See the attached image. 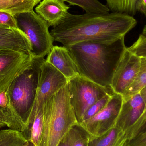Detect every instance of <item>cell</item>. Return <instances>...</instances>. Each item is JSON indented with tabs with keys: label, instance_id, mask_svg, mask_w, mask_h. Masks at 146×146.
<instances>
[{
	"label": "cell",
	"instance_id": "1",
	"mask_svg": "<svg viewBox=\"0 0 146 146\" xmlns=\"http://www.w3.org/2000/svg\"><path fill=\"white\" fill-rule=\"evenodd\" d=\"M133 16L125 14L68 13L50 33L54 41L66 47L85 41L110 43L124 37L137 25Z\"/></svg>",
	"mask_w": 146,
	"mask_h": 146
},
{
	"label": "cell",
	"instance_id": "2",
	"mask_svg": "<svg viewBox=\"0 0 146 146\" xmlns=\"http://www.w3.org/2000/svg\"><path fill=\"white\" fill-rule=\"evenodd\" d=\"M66 48L80 75L105 87H111L116 68L127 48L124 37L110 43L85 41Z\"/></svg>",
	"mask_w": 146,
	"mask_h": 146
},
{
	"label": "cell",
	"instance_id": "3",
	"mask_svg": "<svg viewBox=\"0 0 146 146\" xmlns=\"http://www.w3.org/2000/svg\"><path fill=\"white\" fill-rule=\"evenodd\" d=\"M43 128L38 146H58L70 129L78 124L66 85L43 106Z\"/></svg>",
	"mask_w": 146,
	"mask_h": 146
},
{
	"label": "cell",
	"instance_id": "4",
	"mask_svg": "<svg viewBox=\"0 0 146 146\" xmlns=\"http://www.w3.org/2000/svg\"><path fill=\"white\" fill-rule=\"evenodd\" d=\"M45 60L43 57L33 58L31 66L17 77L6 91L8 106L22 123L24 130L34 105L41 67Z\"/></svg>",
	"mask_w": 146,
	"mask_h": 146
},
{
	"label": "cell",
	"instance_id": "5",
	"mask_svg": "<svg viewBox=\"0 0 146 146\" xmlns=\"http://www.w3.org/2000/svg\"><path fill=\"white\" fill-rule=\"evenodd\" d=\"M14 17L19 29L30 41L33 58H44L54 47V42L46 21L33 10L18 14Z\"/></svg>",
	"mask_w": 146,
	"mask_h": 146
},
{
	"label": "cell",
	"instance_id": "6",
	"mask_svg": "<svg viewBox=\"0 0 146 146\" xmlns=\"http://www.w3.org/2000/svg\"><path fill=\"white\" fill-rule=\"evenodd\" d=\"M68 86L70 103L78 123L93 104L106 94L114 93L111 88L102 86L80 75L69 80Z\"/></svg>",
	"mask_w": 146,
	"mask_h": 146
},
{
	"label": "cell",
	"instance_id": "7",
	"mask_svg": "<svg viewBox=\"0 0 146 146\" xmlns=\"http://www.w3.org/2000/svg\"><path fill=\"white\" fill-rule=\"evenodd\" d=\"M123 102L122 95L114 93L100 111L79 125L92 137L101 135L115 126Z\"/></svg>",
	"mask_w": 146,
	"mask_h": 146
},
{
	"label": "cell",
	"instance_id": "8",
	"mask_svg": "<svg viewBox=\"0 0 146 146\" xmlns=\"http://www.w3.org/2000/svg\"><path fill=\"white\" fill-rule=\"evenodd\" d=\"M33 58L30 54L0 50V92L6 91L17 77L31 66Z\"/></svg>",
	"mask_w": 146,
	"mask_h": 146
},
{
	"label": "cell",
	"instance_id": "9",
	"mask_svg": "<svg viewBox=\"0 0 146 146\" xmlns=\"http://www.w3.org/2000/svg\"><path fill=\"white\" fill-rule=\"evenodd\" d=\"M68 81L54 67L44 61L41 67L36 98L31 115L43 107L47 100L66 85Z\"/></svg>",
	"mask_w": 146,
	"mask_h": 146
},
{
	"label": "cell",
	"instance_id": "10",
	"mask_svg": "<svg viewBox=\"0 0 146 146\" xmlns=\"http://www.w3.org/2000/svg\"><path fill=\"white\" fill-rule=\"evenodd\" d=\"M141 58L127 48L113 75L111 87L115 93L123 96L133 83L140 66Z\"/></svg>",
	"mask_w": 146,
	"mask_h": 146
},
{
	"label": "cell",
	"instance_id": "11",
	"mask_svg": "<svg viewBox=\"0 0 146 146\" xmlns=\"http://www.w3.org/2000/svg\"><path fill=\"white\" fill-rule=\"evenodd\" d=\"M145 109V104L139 93L123 98V102L115 126L125 133L127 140Z\"/></svg>",
	"mask_w": 146,
	"mask_h": 146
},
{
	"label": "cell",
	"instance_id": "12",
	"mask_svg": "<svg viewBox=\"0 0 146 146\" xmlns=\"http://www.w3.org/2000/svg\"><path fill=\"white\" fill-rule=\"evenodd\" d=\"M45 61L54 67L68 80L80 75L74 61L65 46H54Z\"/></svg>",
	"mask_w": 146,
	"mask_h": 146
},
{
	"label": "cell",
	"instance_id": "13",
	"mask_svg": "<svg viewBox=\"0 0 146 146\" xmlns=\"http://www.w3.org/2000/svg\"><path fill=\"white\" fill-rule=\"evenodd\" d=\"M69 8L62 0H43L35 10L49 27H54L59 25L65 19Z\"/></svg>",
	"mask_w": 146,
	"mask_h": 146
},
{
	"label": "cell",
	"instance_id": "14",
	"mask_svg": "<svg viewBox=\"0 0 146 146\" xmlns=\"http://www.w3.org/2000/svg\"><path fill=\"white\" fill-rule=\"evenodd\" d=\"M0 50H9L31 54V45L26 35L19 28L0 35ZM32 55V54H31Z\"/></svg>",
	"mask_w": 146,
	"mask_h": 146
},
{
	"label": "cell",
	"instance_id": "15",
	"mask_svg": "<svg viewBox=\"0 0 146 146\" xmlns=\"http://www.w3.org/2000/svg\"><path fill=\"white\" fill-rule=\"evenodd\" d=\"M127 140L125 133L115 126L99 136H90L88 146H124Z\"/></svg>",
	"mask_w": 146,
	"mask_h": 146
},
{
	"label": "cell",
	"instance_id": "16",
	"mask_svg": "<svg viewBox=\"0 0 146 146\" xmlns=\"http://www.w3.org/2000/svg\"><path fill=\"white\" fill-rule=\"evenodd\" d=\"M41 0H0V11L14 16L18 14L33 10Z\"/></svg>",
	"mask_w": 146,
	"mask_h": 146
},
{
	"label": "cell",
	"instance_id": "17",
	"mask_svg": "<svg viewBox=\"0 0 146 146\" xmlns=\"http://www.w3.org/2000/svg\"><path fill=\"white\" fill-rule=\"evenodd\" d=\"M138 0H106V7L111 13L125 14L133 17L136 15Z\"/></svg>",
	"mask_w": 146,
	"mask_h": 146
},
{
	"label": "cell",
	"instance_id": "18",
	"mask_svg": "<svg viewBox=\"0 0 146 146\" xmlns=\"http://www.w3.org/2000/svg\"><path fill=\"white\" fill-rule=\"evenodd\" d=\"M71 5L79 6L86 13L106 14L110 13V9L98 0H62Z\"/></svg>",
	"mask_w": 146,
	"mask_h": 146
},
{
	"label": "cell",
	"instance_id": "19",
	"mask_svg": "<svg viewBox=\"0 0 146 146\" xmlns=\"http://www.w3.org/2000/svg\"><path fill=\"white\" fill-rule=\"evenodd\" d=\"M27 140L19 131L10 129L0 130V146H22Z\"/></svg>",
	"mask_w": 146,
	"mask_h": 146
},
{
	"label": "cell",
	"instance_id": "20",
	"mask_svg": "<svg viewBox=\"0 0 146 146\" xmlns=\"http://www.w3.org/2000/svg\"><path fill=\"white\" fill-rule=\"evenodd\" d=\"M146 86V58H141L140 66L135 80L123 97L127 98L138 93Z\"/></svg>",
	"mask_w": 146,
	"mask_h": 146
},
{
	"label": "cell",
	"instance_id": "21",
	"mask_svg": "<svg viewBox=\"0 0 146 146\" xmlns=\"http://www.w3.org/2000/svg\"><path fill=\"white\" fill-rule=\"evenodd\" d=\"M68 146H88L90 135L79 124L68 133Z\"/></svg>",
	"mask_w": 146,
	"mask_h": 146
},
{
	"label": "cell",
	"instance_id": "22",
	"mask_svg": "<svg viewBox=\"0 0 146 146\" xmlns=\"http://www.w3.org/2000/svg\"><path fill=\"white\" fill-rule=\"evenodd\" d=\"M112 94H108L93 104L85 112L80 123L86 121L100 111L107 104Z\"/></svg>",
	"mask_w": 146,
	"mask_h": 146
},
{
	"label": "cell",
	"instance_id": "23",
	"mask_svg": "<svg viewBox=\"0 0 146 146\" xmlns=\"http://www.w3.org/2000/svg\"><path fill=\"white\" fill-rule=\"evenodd\" d=\"M127 49L140 58H146V37L141 34L138 40Z\"/></svg>",
	"mask_w": 146,
	"mask_h": 146
},
{
	"label": "cell",
	"instance_id": "24",
	"mask_svg": "<svg viewBox=\"0 0 146 146\" xmlns=\"http://www.w3.org/2000/svg\"><path fill=\"white\" fill-rule=\"evenodd\" d=\"M0 24L12 28H19L16 19L9 13L0 11Z\"/></svg>",
	"mask_w": 146,
	"mask_h": 146
},
{
	"label": "cell",
	"instance_id": "25",
	"mask_svg": "<svg viewBox=\"0 0 146 146\" xmlns=\"http://www.w3.org/2000/svg\"><path fill=\"white\" fill-rule=\"evenodd\" d=\"M124 146H146V129L132 139L127 140Z\"/></svg>",
	"mask_w": 146,
	"mask_h": 146
},
{
	"label": "cell",
	"instance_id": "26",
	"mask_svg": "<svg viewBox=\"0 0 146 146\" xmlns=\"http://www.w3.org/2000/svg\"><path fill=\"white\" fill-rule=\"evenodd\" d=\"M146 129V111L144 112L142 116L136 123L133 131L131 132L128 139L133 138L135 135L140 133Z\"/></svg>",
	"mask_w": 146,
	"mask_h": 146
},
{
	"label": "cell",
	"instance_id": "27",
	"mask_svg": "<svg viewBox=\"0 0 146 146\" xmlns=\"http://www.w3.org/2000/svg\"><path fill=\"white\" fill-rule=\"evenodd\" d=\"M136 9L137 13H140L146 16V0H138Z\"/></svg>",
	"mask_w": 146,
	"mask_h": 146
},
{
	"label": "cell",
	"instance_id": "28",
	"mask_svg": "<svg viewBox=\"0 0 146 146\" xmlns=\"http://www.w3.org/2000/svg\"><path fill=\"white\" fill-rule=\"evenodd\" d=\"M8 105V98L6 91L0 92V107L6 108Z\"/></svg>",
	"mask_w": 146,
	"mask_h": 146
},
{
	"label": "cell",
	"instance_id": "29",
	"mask_svg": "<svg viewBox=\"0 0 146 146\" xmlns=\"http://www.w3.org/2000/svg\"><path fill=\"white\" fill-rule=\"evenodd\" d=\"M13 29L14 28H11L7 26L0 24V35L9 32V31H12Z\"/></svg>",
	"mask_w": 146,
	"mask_h": 146
},
{
	"label": "cell",
	"instance_id": "30",
	"mask_svg": "<svg viewBox=\"0 0 146 146\" xmlns=\"http://www.w3.org/2000/svg\"><path fill=\"white\" fill-rule=\"evenodd\" d=\"M68 141H69V138H68V133L63 138V139L60 142L58 146H68Z\"/></svg>",
	"mask_w": 146,
	"mask_h": 146
},
{
	"label": "cell",
	"instance_id": "31",
	"mask_svg": "<svg viewBox=\"0 0 146 146\" xmlns=\"http://www.w3.org/2000/svg\"><path fill=\"white\" fill-rule=\"evenodd\" d=\"M140 94L141 95L142 98L144 100V102L145 104L146 109L145 111H146V86L145 87L143 88L139 92ZM144 114V113H143Z\"/></svg>",
	"mask_w": 146,
	"mask_h": 146
},
{
	"label": "cell",
	"instance_id": "32",
	"mask_svg": "<svg viewBox=\"0 0 146 146\" xmlns=\"http://www.w3.org/2000/svg\"><path fill=\"white\" fill-rule=\"evenodd\" d=\"M5 126H6V123H5L4 118H3V116L1 111L0 110V129L5 127Z\"/></svg>",
	"mask_w": 146,
	"mask_h": 146
},
{
	"label": "cell",
	"instance_id": "33",
	"mask_svg": "<svg viewBox=\"0 0 146 146\" xmlns=\"http://www.w3.org/2000/svg\"><path fill=\"white\" fill-rule=\"evenodd\" d=\"M22 146H36L35 145V144L32 142V141H31V140H27L26 141L25 143L24 144V145H23Z\"/></svg>",
	"mask_w": 146,
	"mask_h": 146
},
{
	"label": "cell",
	"instance_id": "34",
	"mask_svg": "<svg viewBox=\"0 0 146 146\" xmlns=\"http://www.w3.org/2000/svg\"><path fill=\"white\" fill-rule=\"evenodd\" d=\"M141 34H142L143 36H144L146 37V25L145 26L144 28H143Z\"/></svg>",
	"mask_w": 146,
	"mask_h": 146
}]
</instances>
